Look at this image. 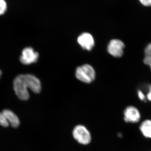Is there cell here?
Here are the masks:
<instances>
[{"instance_id":"cell-1","label":"cell","mask_w":151,"mask_h":151,"mask_svg":"<svg viewBox=\"0 0 151 151\" xmlns=\"http://www.w3.org/2000/svg\"><path fill=\"white\" fill-rule=\"evenodd\" d=\"M13 87L17 97L22 100H27L29 98L28 89L35 93H39L41 90L40 80L35 76L31 74H21L14 79Z\"/></svg>"},{"instance_id":"cell-2","label":"cell","mask_w":151,"mask_h":151,"mask_svg":"<svg viewBox=\"0 0 151 151\" xmlns=\"http://www.w3.org/2000/svg\"><path fill=\"white\" fill-rule=\"evenodd\" d=\"M76 76L78 80L86 83H90L94 80L95 72L89 64H84L76 68Z\"/></svg>"},{"instance_id":"cell-3","label":"cell","mask_w":151,"mask_h":151,"mask_svg":"<svg viewBox=\"0 0 151 151\" xmlns=\"http://www.w3.org/2000/svg\"><path fill=\"white\" fill-rule=\"evenodd\" d=\"M73 136L76 140L81 145H88L91 141L90 132L83 125H79L75 127L73 131Z\"/></svg>"},{"instance_id":"cell-4","label":"cell","mask_w":151,"mask_h":151,"mask_svg":"<svg viewBox=\"0 0 151 151\" xmlns=\"http://www.w3.org/2000/svg\"><path fill=\"white\" fill-rule=\"evenodd\" d=\"M39 54L30 47H25L22 52L20 61L24 65H28L37 62Z\"/></svg>"},{"instance_id":"cell-5","label":"cell","mask_w":151,"mask_h":151,"mask_svg":"<svg viewBox=\"0 0 151 151\" xmlns=\"http://www.w3.org/2000/svg\"><path fill=\"white\" fill-rule=\"evenodd\" d=\"M124 121L127 123L137 124L140 121L141 114L139 109L134 106L125 108L124 112Z\"/></svg>"},{"instance_id":"cell-6","label":"cell","mask_w":151,"mask_h":151,"mask_svg":"<svg viewBox=\"0 0 151 151\" xmlns=\"http://www.w3.org/2000/svg\"><path fill=\"white\" fill-rule=\"evenodd\" d=\"M125 45L122 40L113 39L111 40L108 46V51L112 56L120 58L124 54Z\"/></svg>"},{"instance_id":"cell-7","label":"cell","mask_w":151,"mask_h":151,"mask_svg":"<svg viewBox=\"0 0 151 151\" xmlns=\"http://www.w3.org/2000/svg\"><path fill=\"white\" fill-rule=\"evenodd\" d=\"M78 43L84 50H92L94 46V41L93 37L88 33H83L78 36Z\"/></svg>"},{"instance_id":"cell-8","label":"cell","mask_w":151,"mask_h":151,"mask_svg":"<svg viewBox=\"0 0 151 151\" xmlns=\"http://www.w3.org/2000/svg\"><path fill=\"white\" fill-rule=\"evenodd\" d=\"M9 124L13 128H17L20 124V121L18 117L12 111L8 109L3 111Z\"/></svg>"},{"instance_id":"cell-9","label":"cell","mask_w":151,"mask_h":151,"mask_svg":"<svg viewBox=\"0 0 151 151\" xmlns=\"http://www.w3.org/2000/svg\"><path fill=\"white\" fill-rule=\"evenodd\" d=\"M140 131L145 137L151 139V120L146 119L141 123Z\"/></svg>"},{"instance_id":"cell-10","label":"cell","mask_w":151,"mask_h":151,"mask_svg":"<svg viewBox=\"0 0 151 151\" xmlns=\"http://www.w3.org/2000/svg\"><path fill=\"white\" fill-rule=\"evenodd\" d=\"M0 125L4 127H8L9 125L6 118L3 112L0 113Z\"/></svg>"},{"instance_id":"cell-11","label":"cell","mask_w":151,"mask_h":151,"mask_svg":"<svg viewBox=\"0 0 151 151\" xmlns=\"http://www.w3.org/2000/svg\"><path fill=\"white\" fill-rule=\"evenodd\" d=\"M7 9V5L5 0H0V15L5 13Z\"/></svg>"},{"instance_id":"cell-12","label":"cell","mask_w":151,"mask_h":151,"mask_svg":"<svg viewBox=\"0 0 151 151\" xmlns=\"http://www.w3.org/2000/svg\"><path fill=\"white\" fill-rule=\"evenodd\" d=\"M145 56L151 58V43L148 44L145 49Z\"/></svg>"},{"instance_id":"cell-13","label":"cell","mask_w":151,"mask_h":151,"mask_svg":"<svg viewBox=\"0 0 151 151\" xmlns=\"http://www.w3.org/2000/svg\"><path fill=\"white\" fill-rule=\"evenodd\" d=\"M137 95L138 97H139V100L142 101H144V102H146L147 101V99H146V97L145 94V93L142 92V90L141 89H138L137 91Z\"/></svg>"},{"instance_id":"cell-14","label":"cell","mask_w":151,"mask_h":151,"mask_svg":"<svg viewBox=\"0 0 151 151\" xmlns=\"http://www.w3.org/2000/svg\"><path fill=\"white\" fill-rule=\"evenodd\" d=\"M147 86V92L146 94V99L147 101H151V85L148 84Z\"/></svg>"},{"instance_id":"cell-15","label":"cell","mask_w":151,"mask_h":151,"mask_svg":"<svg viewBox=\"0 0 151 151\" xmlns=\"http://www.w3.org/2000/svg\"><path fill=\"white\" fill-rule=\"evenodd\" d=\"M143 61H144L145 64L148 65L151 70V58L147 57L145 56L144 60H143Z\"/></svg>"},{"instance_id":"cell-16","label":"cell","mask_w":151,"mask_h":151,"mask_svg":"<svg viewBox=\"0 0 151 151\" xmlns=\"http://www.w3.org/2000/svg\"><path fill=\"white\" fill-rule=\"evenodd\" d=\"M141 4L146 6H151V0H139Z\"/></svg>"},{"instance_id":"cell-17","label":"cell","mask_w":151,"mask_h":151,"mask_svg":"<svg viewBox=\"0 0 151 151\" xmlns=\"http://www.w3.org/2000/svg\"><path fill=\"white\" fill-rule=\"evenodd\" d=\"M2 74V73L1 71L0 70V78H1V76Z\"/></svg>"}]
</instances>
